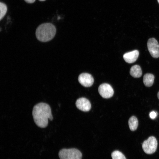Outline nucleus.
<instances>
[{
  "label": "nucleus",
  "mask_w": 159,
  "mask_h": 159,
  "mask_svg": "<svg viewBox=\"0 0 159 159\" xmlns=\"http://www.w3.org/2000/svg\"><path fill=\"white\" fill-rule=\"evenodd\" d=\"M148 51L151 56L153 58L159 57V44L157 40L154 38L149 39L147 42Z\"/></svg>",
  "instance_id": "obj_5"
},
{
  "label": "nucleus",
  "mask_w": 159,
  "mask_h": 159,
  "mask_svg": "<svg viewBox=\"0 0 159 159\" xmlns=\"http://www.w3.org/2000/svg\"><path fill=\"white\" fill-rule=\"evenodd\" d=\"M32 114L35 123L42 128L47 126L48 119L52 120L53 119L50 107L44 102H40L35 105L33 108Z\"/></svg>",
  "instance_id": "obj_1"
},
{
  "label": "nucleus",
  "mask_w": 159,
  "mask_h": 159,
  "mask_svg": "<svg viewBox=\"0 0 159 159\" xmlns=\"http://www.w3.org/2000/svg\"><path fill=\"white\" fill-rule=\"evenodd\" d=\"M0 19L1 20L5 15L7 11L6 5L3 3H0Z\"/></svg>",
  "instance_id": "obj_14"
},
{
  "label": "nucleus",
  "mask_w": 159,
  "mask_h": 159,
  "mask_svg": "<svg viewBox=\"0 0 159 159\" xmlns=\"http://www.w3.org/2000/svg\"><path fill=\"white\" fill-rule=\"evenodd\" d=\"M75 104L79 109L84 112L88 111L91 108V105L90 101L85 97L78 99L76 101Z\"/></svg>",
  "instance_id": "obj_8"
},
{
  "label": "nucleus",
  "mask_w": 159,
  "mask_h": 159,
  "mask_svg": "<svg viewBox=\"0 0 159 159\" xmlns=\"http://www.w3.org/2000/svg\"><path fill=\"white\" fill-rule=\"evenodd\" d=\"M59 156L60 159H81L82 154L76 148L63 149L59 151Z\"/></svg>",
  "instance_id": "obj_3"
},
{
  "label": "nucleus",
  "mask_w": 159,
  "mask_h": 159,
  "mask_svg": "<svg viewBox=\"0 0 159 159\" xmlns=\"http://www.w3.org/2000/svg\"><path fill=\"white\" fill-rule=\"evenodd\" d=\"M130 73L132 77L135 78H139L142 75V71L140 66L138 65H134L131 68Z\"/></svg>",
  "instance_id": "obj_10"
},
{
  "label": "nucleus",
  "mask_w": 159,
  "mask_h": 159,
  "mask_svg": "<svg viewBox=\"0 0 159 159\" xmlns=\"http://www.w3.org/2000/svg\"><path fill=\"white\" fill-rule=\"evenodd\" d=\"M154 78V75L152 74H145L143 78V82L144 85L147 87L151 86L153 83Z\"/></svg>",
  "instance_id": "obj_11"
},
{
  "label": "nucleus",
  "mask_w": 159,
  "mask_h": 159,
  "mask_svg": "<svg viewBox=\"0 0 159 159\" xmlns=\"http://www.w3.org/2000/svg\"><path fill=\"white\" fill-rule=\"evenodd\" d=\"M157 145L156 139L154 137L152 136L143 142L142 147L144 151L146 153L150 154L155 152Z\"/></svg>",
  "instance_id": "obj_4"
},
{
  "label": "nucleus",
  "mask_w": 159,
  "mask_h": 159,
  "mask_svg": "<svg viewBox=\"0 0 159 159\" xmlns=\"http://www.w3.org/2000/svg\"><path fill=\"white\" fill-rule=\"evenodd\" d=\"M98 90L100 95L103 98L106 99L112 97L114 92L112 86L106 83L100 85L98 87Z\"/></svg>",
  "instance_id": "obj_6"
},
{
  "label": "nucleus",
  "mask_w": 159,
  "mask_h": 159,
  "mask_svg": "<svg viewBox=\"0 0 159 159\" xmlns=\"http://www.w3.org/2000/svg\"><path fill=\"white\" fill-rule=\"evenodd\" d=\"M128 123L131 130L134 131L136 130L138 126V120L135 116L131 117L129 120Z\"/></svg>",
  "instance_id": "obj_12"
},
{
  "label": "nucleus",
  "mask_w": 159,
  "mask_h": 159,
  "mask_svg": "<svg viewBox=\"0 0 159 159\" xmlns=\"http://www.w3.org/2000/svg\"><path fill=\"white\" fill-rule=\"evenodd\" d=\"M149 116L151 119H153L156 117L157 114L155 112L153 111L150 113Z\"/></svg>",
  "instance_id": "obj_15"
},
{
  "label": "nucleus",
  "mask_w": 159,
  "mask_h": 159,
  "mask_svg": "<svg viewBox=\"0 0 159 159\" xmlns=\"http://www.w3.org/2000/svg\"><path fill=\"white\" fill-rule=\"evenodd\" d=\"M56 32L55 26L49 23H43L37 28L35 35L39 41L47 42L52 40L54 37Z\"/></svg>",
  "instance_id": "obj_2"
},
{
  "label": "nucleus",
  "mask_w": 159,
  "mask_h": 159,
  "mask_svg": "<svg viewBox=\"0 0 159 159\" xmlns=\"http://www.w3.org/2000/svg\"><path fill=\"white\" fill-rule=\"evenodd\" d=\"M139 55V51L137 50H134L124 54L123 58L126 62L132 63L136 61Z\"/></svg>",
  "instance_id": "obj_9"
},
{
  "label": "nucleus",
  "mask_w": 159,
  "mask_h": 159,
  "mask_svg": "<svg viewBox=\"0 0 159 159\" xmlns=\"http://www.w3.org/2000/svg\"><path fill=\"white\" fill-rule=\"evenodd\" d=\"M39 0L40 1H45L46 0Z\"/></svg>",
  "instance_id": "obj_18"
},
{
  "label": "nucleus",
  "mask_w": 159,
  "mask_h": 159,
  "mask_svg": "<svg viewBox=\"0 0 159 159\" xmlns=\"http://www.w3.org/2000/svg\"><path fill=\"white\" fill-rule=\"evenodd\" d=\"M112 159H126L125 155L120 151L115 150L111 154Z\"/></svg>",
  "instance_id": "obj_13"
},
{
  "label": "nucleus",
  "mask_w": 159,
  "mask_h": 159,
  "mask_svg": "<svg viewBox=\"0 0 159 159\" xmlns=\"http://www.w3.org/2000/svg\"><path fill=\"white\" fill-rule=\"evenodd\" d=\"M36 0H24L26 2L29 3H34Z\"/></svg>",
  "instance_id": "obj_16"
},
{
  "label": "nucleus",
  "mask_w": 159,
  "mask_h": 159,
  "mask_svg": "<svg viewBox=\"0 0 159 159\" xmlns=\"http://www.w3.org/2000/svg\"><path fill=\"white\" fill-rule=\"evenodd\" d=\"M157 96H158V99H159V91L158 93Z\"/></svg>",
  "instance_id": "obj_17"
},
{
  "label": "nucleus",
  "mask_w": 159,
  "mask_h": 159,
  "mask_svg": "<svg viewBox=\"0 0 159 159\" xmlns=\"http://www.w3.org/2000/svg\"><path fill=\"white\" fill-rule=\"evenodd\" d=\"M157 1L158 3L159 4V0H157Z\"/></svg>",
  "instance_id": "obj_19"
},
{
  "label": "nucleus",
  "mask_w": 159,
  "mask_h": 159,
  "mask_svg": "<svg viewBox=\"0 0 159 159\" xmlns=\"http://www.w3.org/2000/svg\"><path fill=\"white\" fill-rule=\"evenodd\" d=\"M79 83L86 87H91L93 85L94 80L92 76L87 73H82L80 74L78 78Z\"/></svg>",
  "instance_id": "obj_7"
}]
</instances>
